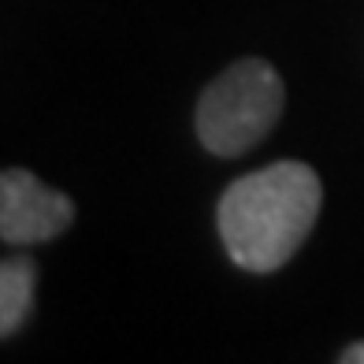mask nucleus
Segmentation results:
<instances>
[{"instance_id": "1", "label": "nucleus", "mask_w": 364, "mask_h": 364, "mask_svg": "<svg viewBox=\"0 0 364 364\" xmlns=\"http://www.w3.org/2000/svg\"><path fill=\"white\" fill-rule=\"evenodd\" d=\"M320 178L309 164L283 160L238 178L220 197V235L245 272H275L297 253L320 216Z\"/></svg>"}, {"instance_id": "2", "label": "nucleus", "mask_w": 364, "mask_h": 364, "mask_svg": "<svg viewBox=\"0 0 364 364\" xmlns=\"http://www.w3.org/2000/svg\"><path fill=\"white\" fill-rule=\"evenodd\" d=\"M283 78L268 60H238L201 93L197 138L216 156H242L283 115Z\"/></svg>"}, {"instance_id": "3", "label": "nucleus", "mask_w": 364, "mask_h": 364, "mask_svg": "<svg viewBox=\"0 0 364 364\" xmlns=\"http://www.w3.org/2000/svg\"><path fill=\"white\" fill-rule=\"evenodd\" d=\"M75 220L68 193L38 182L30 171L11 168L0 178V235L11 245L48 242Z\"/></svg>"}, {"instance_id": "4", "label": "nucleus", "mask_w": 364, "mask_h": 364, "mask_svg": "<svg viewBox=\"0 0 364 364\" xmlns=\"http://www.w3.org/2000/svg\"><path fill=\"white\" fill-rule=\"evenodd\" d=\"M34 283L38 268L30 257L4 260V268H0V335H15L26 320L30 305H34Z\"/></svg>"}, {"instance_id": "5", "label": "nucleus", "mask_w": 364, "mask_h": 364, "mask_svg": "<svg viewBox=\"0 0 364 364\" xmlns=\"http://www.w3.org/2000/svg\"><path fill=\"white\" fill-rule=\"evenodd\" d=\"M342 360L346 364H364V342H357V346H350V350L342 353Z\"/></svg>"}]
</instances>
